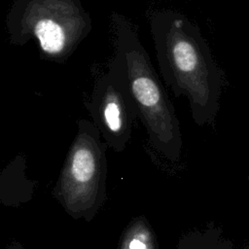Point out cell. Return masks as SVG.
<instances>
[{
  "label": "cell",
  "instance_id": "6da1fadb",
  "mask_svg": "<svg viewBox=\"0 0 249 249\" xmlns=\"http://www.w3.org/2000/svg\"><path fill=\"white\" fill-rule=\"evenodd\" d=\"M149 23L165 85L175 98L188 99L197 125L213 124L220 108L223 72L199 27L170 9L151 12Z\"/></svg>",
  "mask_w": 249,
  "mask_h": 249
},
{
  "label": "cell",
  "instance_id": "7a4b0ae2",
  "mask_svg": "<svg viewBox=\"0 0 249 249\" xmlns=\"http://www.w3.org/2000/svg\"><path fill=\"white\" fill-rule=\"evenodd\" d=\"M111 27L114 53L107 72L128 93L151 144L168 159L177 160L182 146L179 120L136 27L118 13L111 15Z\"/></svg>",
  "mask_w": 249,
  "mask_h": 249
},
{
  "label": "cell",
  "instance_id": "3957f363",
  "mask_svg": "<svg viewBox=\"0 0 249 249\" xmlns=\"http://www.w3.org/2000/svg\"><path fill=\"white\" fill-rule=\"evenodd\" d=\"M92 28L81 0H14L6 17L9 43L37 44L40 59L63 64Z\"/></svg>",
  "mask_w": 249,
  "mask_h": 249
},
{
  "label": "cell",
  "instance_id": "277c9868",
  "mask_svg": "<svg viewBox=\"0 0 249 249\" xmlns=\"http://www.w3.org/2000/svg\"><path fill=\"white\" fill-rule=\"evenodd\" d=\"M78 131L69 148L62 170V183L71 202L88 201L105 172V151L109 146L91 121H77Z\"/></svg>",
  "mask_w": 249,
  "mask_h": 249
},
{
  "label": "cell",
  "instance_id": "5b68a950",
  "mask_svg": "<svg viewBox=\"0 0 249 249\" xmlns=\"http://www.w3.org/2000/svg\"><path fill=\"white\" fill-rule=\"evenodd\" d=\"M85 107L105 142L122 152L131 137L137 112L124 87L108 72L94 82Z\"/></svg>",
  "mask_w": 249,
  "mask_h": 249
},
{
  "label": "cell",
  "instance_id": "8992f818",
  "mask_svg": "<svg viewBox=\"0 0 249 249\" xmlns=\"http://www.w3.org/2000/svg\"><path fill=\"white\" fill-rule=\"evenodd\" d=\"M129 249H147V246L140 239H133L129 244Z\"/></svg>",
  "mask_w": 249,
  "mask_h": 249
}]
</instances>
